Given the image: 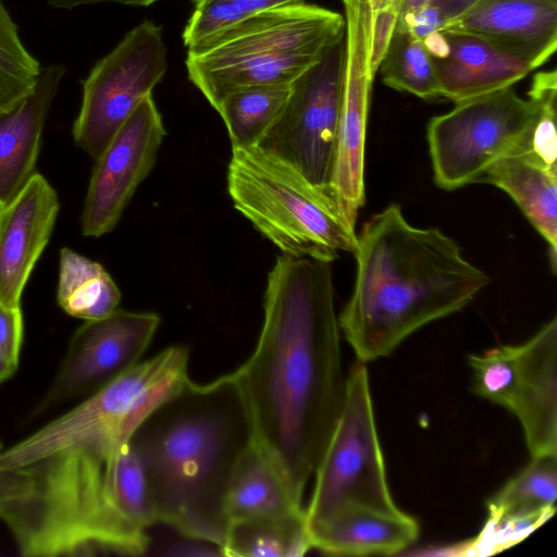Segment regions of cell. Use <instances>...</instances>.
<instances>
[{"label": "cell", "mask_w": 557, "mask_h": 557, "mask_svg": "<svg viewBox=\"0 0 557 557\" xmlns=\"http://www.w3.org/2000/svg\"><path fill=\"white\" fill-rule=\"evenodd\" d=\"M330 264L284 253L276 259L258 343L232 372L252 442L301 505L344 396Z\"/></svg>", "instance_id": "obj_1"}, {"label": "cell", "mask_w": 557, "mask_h": 557, "mask_svg": "<svg viewBox=\"0 0 557 557\" xmlns=\"http://www.w3.org/2000/svg\"><path fill=\"white\" fill-rule=\"evenodd\" d=\"M352 294L338 325L361 362L389 355L425 324L463 309L488 283L438 228L411 225L393 203L357 235Z\"/></svg>", "instance_id": "obj_2"}, {"label": "cell", "mask_w": 557, "mask_h": 557, "mask_svg": "<svg viewBox=\"0 0 557 557\" xmlns=\"http://www.w3.org/2000/svg\"><path fill=\"white\" fill-rule=\"evenodd\" d=\"M251 441L247 409L232 373L190 381L132 437L156 520L220 550L222 502L231 472Z\"/></svg>", "instance_id": "obj_3"}, {"label": "cell", "mask_w": 557, "mask_h": 557, "mask_svg": "<svg viewBox=\"0 0 557 557\" xmlns=\"http://www.w3.org/2000/svg\"><path fill=\"white\" fill-rule=\"evenodd\" d=\"M24 468L32 490L2 518L22 555L146 553L157 521L128 442L71 448Z\"/></svg>", "instance_id": "obj_4"}, {"label": "cell", "mask_w": 557, "mask_h": 557, "mask_svg": "<svg viewBox=\"0 0 557 557\" xmlns=\"http://www.w3.org/2000/svg\"><path fill=\"white\" fill-rule=\"evenodd\" d=\"M344 35L335 11L305 1L272 8L187 48L188 78L216 110L236 90L289 85Z\"/></svg>", "instance_id": "obj_5"}, {"label": "cell", "mask_w": 557, "mask_h": 557, "mask_svg": "<svg viewBox=\"0 0 557 557\" xmlns=\"http://www.w3.org/2000/svg\"><path fill=\"white\" fill-rule=\"evenodd\" d=\"M227 190L234 207L284 255L331 263L356 249V231L336 206L257 147L232 149Z\"/></svg>", "instance_id": "obj_6"}, {"label": "cell", "mask_w": 557, "mask_h": 557, "mask_svg": "<svg viewBox=\"0 0 557 557\" xmlns=\"http://www.w3.org/2000/svg\"><path fill=\"white\" fill-rule=\"evenodd\" d=\"M188 360V349L173 345L139 361L72 410L0 451V469L24 468L71 448L129 442L158 407L191 381Z\"/></svg>", "instance_id": "obj_7"}, {"label": "cell", "mask_w": 557, "mask_h": 557, "mask_svg": "<svg viewBox=\"0 0 557 557\" xmlns=\"http://www.w3.org/2000/svg\"><path fill=\"white\" fill-rule=\"evenodd\" d=\"M542 106V92L532 83L528 99L508 87L456 102L432 117L426 138L436 185L454 190L479 183L499 159L531 151Z\"/></svg>", "instance_id": "obj_8"}, {"label": "cell", "mask_w": 557, "mask_h": 557, "mask_svg": "<svg viewBox=\"0 0 557 557\" xmlns=\"http://www.w3.org/2000/svg\"><path fill=\"white\" fill-rule=\"evenodd\" d=\"M313 475L308 530L345 504L399 509L387 483L364 362L354 363L345 379L341 411Z\"/></svg>", "instance_id": "obj_9"}, {"label": "cell", "mask_w": 557, "mask_h": 557, "mask_svg": "<svg viewBox=\"0 0 557 557\" xmlns=\"http://www.w3.org/2000/svg\"><path fill=\"white\" fill-rule=\"evenodd\" d=\"M344 61L345 35L289 84L280 114L255 146L294 169L334 205Z\"/></svg>", "instance_id": "obj_10"}, {"label": "cell", "mask_w": 557, "mask_h": 557, "mask_svg": "<svg viewBox=\"0 0 557 557\" xmlns=\"http://www.w3.org/2000/svg\"><path fill=\"white\" fill-rule=\"evenodd\" d=\"M168 69L162 28L144 21L100 59L82 82L83 98L73 125L78 147L94 159L152 94Z\"/></svg>", "instance_id": "obj_11"}, {"label": "cell", "mask_w": 557, "mask_h": 557, "mask_svg": "<svg viewBox=\"0 0 557 557\" xmlns=\"http://www.w3.org/2000/svg\"><path fill=\"white\" fill-rule=\"evenodd\" d=\"M345 61L333 176V198L355 228L364 196V146L373 78L369 74L372 11L368 0H342Z\"/></svg>", "instance_id": "obj_12"}, {"label": "cell", "mask_w": 557, "mask_h": 557, "mask_svg": "<svg viewBox=\"0 0 557 557\" xmlns=\"http://www.w3.org/2000/svg\"><path fill=\"white\" fill-rule=\"evenodd\" d=\"M166 132L148 95L96 158L81 218L82 233L111 232L138 185L152 170Z\"/></svg>", "instance_id": "obj_13"}, {"label": "cell", "mask_w": 557, "mask_h": 557, "mask_svg": "<svg viewBox=\"0 0 557 557\" xmlns=\"http://www.w3.org/2000/svg\"><path fill=\"white\" fill-rule=\"evenodd\" d=\"M154 312L115 309L86 321L73 334L40 410L87 392L94 393L140 361L160 324Z\"/></svg>", "instance_id": "obj_14"}, {"label": "cell", "mask_w": 557, "mask_h": 557, "mask_svg": "<svg viewBox=\"0 0 557 557\" xmlns=\"http://www.w3.org/2000/svg\"><path fill=\"white\" fill-rule=\"evenodd\" d=\"M508 411L520 421L532 458L557 456V319L517 345Z\"/></svg>", "instance_id": "obj_15"}, {"label": "cell", "mask_w": 557, "mask_h": 557, "mask_svg": "<svg viewBox=\"0 0 557 557\" xmlns=\"http://www.w3.org/2000/svg\"><path fill=\"white\" fill-rule=\"evenodd\" d=\"M59 211L54 188L34 173L20 194L0 210V301L21 307V296L44 251Z\"/></svg>", "instance_id": "obj_16"}, {"label": "cell", "mask_w": 557, "mask_h": 557, "mask_svg": "<svg viewBox=\"0 0 557 557\" xmlns=\"http://www.w3.org/2000/svg\"><path fill=\"white\" fill-rule=\"evenodd\" d=\"M443 28L480 36L535 70L556 51L557 0H478Z\"/></svg>", "instance_id": "obj_17"}, {"label": "cell", "mask_w": 557, "mask_h": 557, "mask_svg": "<svg viewBox=\"0 0 557 557\" xmlns=\"http://www.w3.org/2000/svg\"><path fill=\"white\" fill-rule=\"evenodd\" d=\"M65 73L63 64L41 67L33 88L0 109V210L35 173L44 125Z\"/></svg>", "instance_id": "obj_18"}, {"label": "cell", "mask_w": 557, "mask_h": 557, "mask_svg": "<svg viewBox=\"0 0 557 557\" xmlns=\"http://www.w3.org/2000/svg\"><path fill=\"white\" fill-rule=\"evenodd\" d=\"M442 30L447 52L432 62L440 96L455 103L511 87L534 70L527 60L480 36Z\"/></svg>", "instance_id": "obj_19"}, {"label": "cell", "mask_w": 557, "mask_h": 557, "mask_svg": "<svg viewBox=\"0 0 557 557\" xmlns=\"http://www.w3.org/2000/svg\"><path fill=\"white\" fill-rule=\"evenodd\" d=\"M312 548L338 556L394 555L419 536L414 518L401 511L345 504L309 530Z\"/></svg>", "instance_id": "obj_20"}, {"label": "cell", "mask_w": 557, "mask_h": 557, "mask_svg": "<svg viewBox=\"0 0 557 557\" xmlns=\"http://www.w3.org/2000/svg\"><path fill=\"white\" fill-rule=\"evenodd\" d=\"M479 183L494 185L518 205L549 248L555 271L557 256V168L531 151L509 154L492 164Z\"/></svg>", "instance_id": "obj_21"}, {"label": "cell", "mask_w": 557, "mask_h": 557, "mask_svg": "<svg viewBox=\"0 0 557 557\" xmlns=\"http://www.w3.org/2000/svg\"><path fill=\"white\" fill-rule=\"evenodd\" d=\"M305 511L251 440L237 459L225 487L222 502L225 529L237 520L286 517Z\"/></svg>", "instance_id": "obj_22"}, {"label": "cell", "mask_w": 557, "mask_h": 557, "mask_svg": "<svg viewBox=\"0 0 557 557\" xmlns=\"http://www.w3.org/2000/svg\"><path fill=\"white\" fill-rule=\"evenodd\" d=\"M57 299L67 314L89 321L104 318L117 309L121 293L100 263L63 248Z\"/></svg>", "instance_id": "obj_23"}, {"label": "cell", "mask_w": 557, "mask_h": 557, "mask_svg": "<svg viewBox=\"0 0 557 557\" xmlns=\"http://www.w3.org/2000/svg\"><path fill=\"white\" fill-rule=\"evenodd\" d=\"M312 549L306 511L277 518L244 519L225 529L221 555L300 557Z\"/></svg>", "instance_id": "obj_24"}, {"label": "cell", "mask_w": 557, "mask_h": 557, "mask_svg": "<svg viewBox=\"0 0 557 557\" xmlns=\"http://www.w3.org/2000/svg\"><path fill=\"white\" fill-rule=\"evenodd\" d=\"M289 85L253 86L227 95L216 108L232 149L255 147L280 114Z\"/></svg>", "instance_id": "obj_25"}, {"label": "cell", "mask_w": 557, "mask_h": 557, "mask_svg": "<svg viewBox=\"0 0 557 557\" xmlns=\"http://www.w3.org/2000/svg\"><path fill=\"white\" fill-rule=\"evenodd\" d=\"M557 456L534 457L486 504L488 518L556 510Z\"/></svg>", "instance_id": "obj_26"}, {"label": "cell", "mask_w": 557, "mask_h": 557, "mask_svg": "<svg viewBox=\"0 0 557 557\" xmlns=\"http://www.w3.org/2000/svg\"><path fill=\"white\" fill-rule=\"evenodd\" d=\"M379 70L382 82L393 89L424 100L441 97L430 54L422 40L405 27L396 25Z\"/></svg>", "instance_id": "obj_27"}, {"label": "cell", "mask_w": 557, "mask_h": 557, "mask_svg": "<svg viewBox=\"0 0 557 557\" xmlns=\"http://www.w3.org/2000/svg\"><path fill=\"white\" fill-rule=\"evenodd\" d=\"M298 1L305 0H191L183 42L189 48L257 13Z\"/></svg>", "instance_id": "obj_28"}, {"label": "cell", "mask_w": 557, "mask_h": 557, "mask_svg": "<svg viewBox=\"0 0 557 557\" xmlns=\"http://www.w3.org/2000/svg\"><path fill=\"white\" fill-rule=\"evenodd\" d=\"M472 392L508 408L517 363V345H500L482 354L470 355Z\"/></svg>", "instance_id": "obj_29"}, {"label": "cell", "mask_w": 557, "mask_h": 557, "mask_svg": "<svg viewBox=\"0 0 557 557\" xmlns=\"http://www.w3.org/2000/svg\"><path fill=\"white\" fill-rule=\"evenodd\" d=\"M556 510H544L524 516L487 518L480 534L448 548L449 555H491L506 549L527 537L546 522Z\"/></svg>", "instance_id": "obj_30"}, {"label": "cell", "mask_w": 557, "mask_h": 557, "mask_svg": "<svg viewBox=\"0 0 557 557\" xmlns=\"http://www.w3.org/2000/svg\"><path fill=\"white\" fill-rule=\"evenodd\" d=\"M41 66L20 37L0 34V109H7L35 85Z\"/></svg>", "instance_id": "obj_31"}, {"label": "cell", "mask_w": 557, "mask_h": 557, "mask_svg": "<svg viewBox=\"0 0 557 557\" xmlns=\"http://www.w3.org/2000/svg\"><path fill=\"white\" fill-rule=\"evenodd\" d=\"M399 4L372 12L369 74L374 79L380 65L388 50L398 22Z\"/></svg>", "instance_id": "obj_32"}, {"label": "cell", "mask_w": 557, "mask_h": 557, "mask_svg": "<svg viewBox=\"0 0 557 557\" xmlns=\"http://www.w3.org/2000/svg\"><path fill=\"white\" fill-rule=\"evenodd\" d=\"M32 476L26 468L0 469V520L32 490Z\"/></svg>", "instance_id": "obj_33"}, {"label": "cell", "mask_w": 557, "mask_h": 557, "mask_svg": "<svg viewBox=\"0 0 557 557\" xmlns=\"http://www.w3.org/2000/svg\"><path fill=\"white\" fill-rule=\"evenodd\" d=\"M23 332L21 307L8 306L0 301V345L15 361L20 358Z\"/></svg>", "instance_id": "obj_34"}, {"label": "cell", "mask_w": 557, "mask_h": 557, "mask_svg": "<svg viewBox=\"0 0 557 557\" xmlns=\"http://www.w3.org/2000/svg\"><path fill=\"white\" fill-rule=\"evenodd\" d=\"M476 1L478 0H431L430 5L437 10L445 26L460 16Z\"/></svg>", "instance_id": "obj_35"}, {"label": "cell", "mask_w": 557, "mask_h": 557, "mask_svg": "<svg viewBox=\"0 0 557 557\" xmlns=\"http://www.w3.org/2000/svg\"><path fill=\"white\" fill-rule=\"evenodd\" d=\"M54 9L72 10L77 7L98 4L104 2H114L133 7H149L159 0H46Z\"/></svg>", "instance_id": "obj_36"}, {"label": "cell", "mask_w": 557, "mask_h": 557, "mask_svg": "<svg viewBox=\"0 0 557 557\" xmlns=\"http://www.w3.org/2000/svg\"><path fill=\"white\" fill-rule=\"evenodd\" d=\"M431 0H399V14L397 25L406 27L408 24L430 5Z\"/></svg>", "instance_id": "obj_37"}, {"label": "cell", "mask_w": 557, "mask_h": 557, "mask_svg": "<svg viewBox=\"0 0 557 557\" xmlns=\"http://www.w3.org/2000/svg\"><path fill=\"white\" fill-rule=\"evenodd\" d=\"M0 34L9 37H20L18 27L2 0H0Z\"/></svg>", "instance_id": "obj_38"}, {"label": "cell", "mask_w": 557, "mask_h": 557, "mask_svg": "<svg viewBox=\"0 0 557 557\" xmlns=\"http://www.w3.org/2000/svg\"><path fill=\"white\" fill-rule=\"evenodd\" d=\"M17 366L18 361L12 359L0 345V384L14 374Z\"/></svg>", "instance_id": "obj_39"}, {"label": "cell", "mask_w": 557, "mask_h": 557, "mask_svg": "<svg viewBox=\"0 0 557 557\" xmlns=\"http://www.w3.org/2000/svg\"><path fill=\"white\" fill-rule=\"evenodd\" d=\"M369 7L372 12L385 9L394 3L399 4V0H368Z\"/></svg>", "instance_id": "obj_40"}]
</instances>
